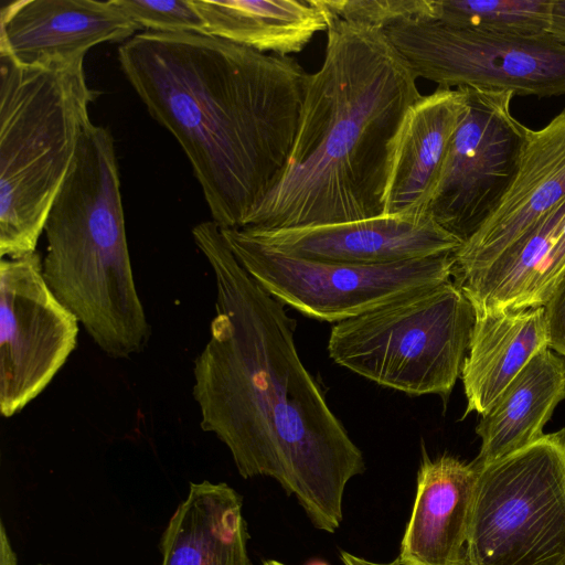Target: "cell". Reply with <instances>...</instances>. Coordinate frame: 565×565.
<instances>
[{
    "label": "cell",
    "mask_w": 565,
    "mask_h": 565,
    "mask_svg": "<svg viewBox=\"0 0 565 565\" xmlns=\"http://www.w3.org/2000/svg\"><path fill=\"white\" fill-rule=\"evenodd\" d=\"M192 236L216 289L193 365L200 426L228 448L243 478H274L317 529L333 533L347 483L365 470L362 452L302 364L284 303L242 267L216 223L196 224Z\"/></svg>",
    "instance_id": "1"
},
{
    "label": "cell",
    "mask_w": 565,
    "mask_h": 565,
    "mask_svg": "<svg viewBox=\"0 0 565 565\" xmlns=\"http://www.w3.org/2000/svg\"><path fill=\"white\" fill-rule=\"evenodd\" d=\"M118 61L181 146L212 221L243 227L284 172L309 73L291 56L205 33L142 31L118 47Z\"/></svg>",
    "instance_id": "2"
},
{
    "label": "cell",
    "mask_w": 565,
    "mask_h": 565,
    "mask_svg": "<svg viewBox=\"0 0 565 565\" xmlns=\"http://www.w3.org/2000/svg\"><path fill=\"white\" fill-rule=\"evenodd\" d=\"M327 18L323 63L309 74L286 167L243 227L298 228L383 214L391 142L423 96L418 77L384 31Z\"/></svg>",
    "instance_id": "3"
},
{
    "label": "cell",
    "mask_w": 565,
    "mask_h": 565,
    "mask_svg": "<svg viewBox=\"0 0 565 565\" xmlns=\"http://www.w3.org/2000/svg\"><path fill=\"white\" fill-rule=\"evenodd\" d=\"M43 277L107 355L141 353L151 328L127 244L114 137L93 122L47 215Z\"/></svg>",
    "instance_id": "4"
},
{
    "label": "cell",
    "mask_w": 565,
    "mask_h": 565,
    "mask_svg": "<svg viewBox=\"0 0 565 565\" xmlns=\"http://www.w3.org/2000/svg\"><path fill=\"white\" fill-rule=\"evenodd\" d=\"M98 92L84 58L23 65L0 52V256L36 252Z\"/></svg>",
    "instance_id": "5"
},
{
    "label": "cell",
    "mask_w": 565,
    "mask_h": 565,
    "mask_svg": "<svg viewBox=\"0 0 565 565\" xmlns=\"http://www.w3.org/2000/svg\"><path fill=\"white\" fill-rule=\"evenodd\" d=\"M476 311L451 280L338 322L328 341L339 365L408 395L446 399L461 374Z\"/></svg>",
    "instance_id": "6"
},
{
    "label": "cell",
    "mask_w": 565,
    "mask_h": 565,
    "mask_svg": "<svg viewBox=\"0 0 565 565\" xmlns=\"http://www.w3.org/2000/svg\"><path fill=\"white\" fill-rule=\"evenodd\" d=\"M477 469L462 565H559L565 428Z\"/></svg>",
    "instance_id": "7"
},
{
    "label": "cell",
    "mask_w": 565,
    "mask_h": 565,
    "mask_svg": "<svg viewBox=\"0 0 565 565\" xmlns=\"http://www.w3.org/2000/svg\"><path fill=\"white\" fill-rule=\"evenodd\" d=\"M242 267L271 296L328 322L360 316L451 278L454 253L381 265L307 260L266 247L241 228H221Z\"/></svg>",
    "instance_id": "8"
},
{
    "label": "cell",
    "mask_w": 565,
    "mask_h": 565,
    "mask_svg": "<svg viewBox=\"0 0 565 565\" xmlns=\"http://www.w3.org/2000/svg\"><path fill=\"white\" fill-rule=\"evenodd\" d=\"M417 77L440 88L565 95V44L551 34L516 35L409 21L384 31Z\"/></svg>",
    "instance_id": "9"
},
{
    "label": "cell",
    "mask_w": 565,
    "mask_h": 565,
    "mask_svg": "<svg viewBox=\"0 0 565 565\" xmlns=\"http://www.w3.org/2000/svg\"><path fill=\"white\" fill-rule=\"evenodd\" d=\"M462 88L467 109L449 146L428 213L463 243L508 189L529 128L512 114L513 93Z\"/></svg>",
    "instance_id": "10"
},
{
    "label": "cell",
    "mask_w": 565,
    "mask_h": 565,
    "mask_svg": "<svg viewBox=\"0 0 565 565\" xmlns=\"http://www.w3.org/2000/svg\"><path fill=\"white\" fill-rule=\"evenodd\" d=\"M78 320L47 286L34 252L0 262V412L20 413L77 344Z\"/></svg>",
    "instance_id": "11"
},
{
    "label": "cell",
    "mask_w": 565,
    "mask_h": 565,
    "mask_svg": "<svg viewBox=\"0 0 565 565\" xmlns=\"http://www.w3.org/2000/svg\"><path fill=\"white\" fill-rule=\"evenodd\" d=\"M565 200V109L529 128L513 178L495 209L454 253V282L487 268Z\"/></svg>",
    "instance_id": "12"
},
{
    "label": "cell",
    "mask_w": 565,
    "mask_h": 565,
    "mask_svg": "<svg viewBox=\"0 0 565 565\" xmlns=\"http://www.w3.org/2000/svg\"><path fill=\"white\" fill-rule=\"evenodd\" d=\"M253 241L307 260L381 265L455 253L462 242L429 214L365 218L318 226L241 227Z\"/></svg>",
    "instance_id": "13"
},
{
    "label": "cell",
    "mask_w": 565,
    "mask_h": 565,
    "mask_svg": "<svg viewBox=\"0 0 565 565\" xmlns=\"http://www.w3.org/2000/svg\"><path fill=\"white\" fill-rule=\"evenodd\" d=\"M141 30L116 0H17L0 13V52L23 65L84 58L104 42Z\"/></svg>",
    "instance_id": "14"
},
{
    "label": "cell",
    "mask_w": 565,
    "mask_h": 565,
    "mask_svg": "<svg viewBox=\"0 0 565 565\" xmlns=\"http://www.w3.org/2000/svg\"><path fill=\"white\" fill-rule=\"evenodd\" d=\"M466 109L462 87H438L408 108L390 147L382 215L428 213L449 146Z\"/></svg>",
    "instance_id": "15"
},
{
    "label": "cell",
    "mask_w": 565,
    "mask_h": 565,
    "mask_svg": "<svg viewBox=\"0 0 565 565\" xmlns=\"http://www.w3.org/2000/svg\"><path fill=\"white\" fill-rule=\"evenodd\" d=\"M478 469L423 451L416 497L401 543L402 565H462Z\"/></svg>",
    "instance_id": "16"
},
{
    "label": "cell",
    "mask_w": 565,
    "mask_h": 565,
    "mask_svg": "<svg viewBox=\"0 0 565 565\" xmlns=\"http://www.w3.org/2000/svg\"><path fill=\"white\" fill-rule=\"evenodd\" d=\"M543 348H548L544 307L476 311L460 374L467 399L462 418L488 413Z\"/></svg>",
    "instance_id": "17"
},
{
    "label": "cell",
    "mask_w": 565,
    "mask_h": 565,
    "mask_svg": "<svg viewBox=\"0 0 565 565\" xmlns=\"http://www.w3.org/2000/svg\"><path fill=\"white\" fill-rule=\"evenodd\" d=\"M242 497L227 483H190L160 542L161 565H253Z\"/></svg>",
    "instance_id": "18"
},
{
    "label": "cell",
    "mask_w": 565,
    "mask_h": 565,
    "mask_svg": "<svg viewBox=\"0 0 565 565\" xmlns=\"http://www.w3.org/2000/svg\"><path fill=\"white\" fill-rule=\"evenodd\" d=\"M563 399L565 361L543 348L481 416L476 427L481 447L473 465L486 466L541 438Z\"/></svg>",
    "instance_id": "19"
},
{
    "label": "cell",
    "mask_w": 565,
    "mask_h": 565,
    "mask_svg": "<svg viewBox=\"0 0 565 565\" xmlns=\"http://www.w3.org/2000/svg\"><path fill=\"white\" fill-rule=\"evenodd\" d=\"M204 33L259 52L289 56L327 31L316 0H192Z\"/></svg>",
    "instance_id": "20"
},
{
    "label": "cell",
    "mask_w": 565,
    "mask_h": 565,
    "mask_svg": "<svg viewBox=\"0 0 565 565\" xmlns=\"http://www.w3.org/2000/svg\"><path fill=\"white\" fill-rule=\"evenodd\" d=\"M554 0H434V21L499 34L548 33Z\"/></svg>",
    "instance_id": "21"
},
{
    "label": "cell",
    "mask_w": 565,
    "mask_h": 565,
    "mask_svg": "<svg viewBox=\"0 0 565 565\" xmlns=\"http://www.w3.org/2000/svg\"><path fill=\"white\" fill-rule=\"evenodd\" d=\"M328 14L382 31L409 21H434V0H316Z\"/></svg>",
    "instance_id": "22"
},
{
    "label": "cell",
    "mask_w": 565,
    "mask_h": 565,
    "mask_svg": "<svg viewBox=\"0 0 565 565\" xmlns=\"http://www.w3.org/2000/svg\"><path fill=\"white\" fill-rule=\"evenodd\" d=\"M143 32L204 33L192 0H116Z\"/></svg>",
    "instance_id": "23"
},
{
    "label": "cell",
    "mask_w": 565,
    "mask_h": 565,
    "mask_svg": "<svg viewBox=\"0 0 565 565\" xmlns=\"http://www.w3.org/2000/svg\"><path fill=\"white\" fill-rule=\"evenodd\" d=\"M565 274V220L547 260L530 292L524 308L544 307L557 282Z\"/></svg>",
    "instance_id": "24"
},
{
    "label": "cell",
    "mask_w": 565,
    "mask_h": 565,
    "mask_svg": "<svg viewBox=\"0 0 565 565\" xmlns=\"http://www.w3.org/2000/svg\"><path fill=\"white\" fill-rule=\"evenodd\" d=\"M548 348L565 358V274L544 305Z\"/></svg>",
    "instance_id": "25"
},
{
    "label": "cell",
    "mask_w": 565,
    "mask_h": 565,
    "mask_svg": "<svg viewBox=\"0 0 565 565\" xmlns=\"http://www.w3.org/2000/svg\"><path fill=\"white\" fill-rule=\"evenodd\" d=\"M548 34L565 44V0H554Z\"/></svg>",
    "instance_id": "26"
},
{
    "label": "cell",
    "mask_w": 565,
    "mask_h": 565,
    "mask_svg": "<svg viewBox=\"0 0 565 565\" xmlns=\"http://www.w3.org/2000/svg\"><path fill=\"white\" fill-rule=\"evenodd\" d=\"M0 565H18V557L14 553L3 522L0 530Z\"/></svg>",
    "instance_id": "27"
},
{
    "label": "cell",
    "mask_w": 565,
    "mask_h": 565,
    "mask_svg": "<svg viewBox=\"0 0 565 565\" xmlns=\"http://www.w3.org/2000/svg\"><path fill=\"white\" fill-rule=\"evenodd\" d=\"M340 557L344 565H402L398 557L390 563H374L344 551L340 553Z\"/></svg>",
    "instance_id": "28"
},
{
    "label": "cell",
    "mask_w": 565,
    "mask_h": 565,
    "mask_svg": "<svg viewBox=\"0 0 565 565\" xmlns=\"http://www.w3.org/2000/svg\"><path fill=\"white\" fill-rule=\"evenodd\" d=\"M264 565H285L278 561H266Z\"/></svg>",
    "instance_id": "29"
},
{
    "label": "cell",
    "mask_w": 565,
    "mask_h": 565,
    "mask_svg": "<svg viewBox=\"0 0 565 565\" xmlns=\"http://www.w3.org/2000/svg\"><path fill=\"white\" fill-rule=\"evenodd\" d=\"M309 565H328L327 563H323V562H313Z\"/></svg>",
    "instance_id": "30"
},
{
    "label": "cell",
    "mask_w": 565,
    "mask_h": 565,
    "mask_svg": "<svg viewBox=\"0 0 565 565\" xmlns=\"http://www.w3.org/2000/svg\"><path fill=\"white\" fill-rule=\"evenodd\" d=\"M559 565H565V559Z\"/></svg>",
    "instance_id": "31"
}]
</instances>
